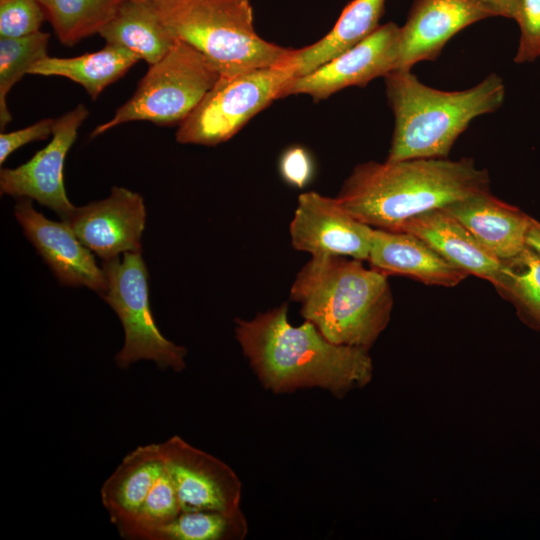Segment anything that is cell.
Here are the masks:
<instances>
[{"instance_id":"obj_1","label":"cell","mask_w":540,"mask_h":540,"mask_svg":"<svg viewBox=\"0 0 540 540\" xmlns=\"http://www.w3.org/2000/svg\"><path fill=\"white\" fill-rule=\"evenodd\" d=\"M235 337L261 385L275 394L320 388L342 397L373 376L369 350L329 341L309 321L292 325L288 303L236 318Z\"/></svg>"},{"instance_id":"obj_2","label":"cell","mask_w":540,"mask_h":540,"mask_svg":"<svg viewBox=\"0 0 540 540\" xmlns=\"http://www.w3.org/2000/svg\"><path fill=\"white\" fill-rule=\"evenodd\" d=\"M485 191L489 173L472 158H413L356 165L336 199L372 228L400 231L414 216Z\"/></svg>"},{"instance_id":"obj_3","label":"cell","mask_w":540,"mask_h":540,"mask_svg":"<svg viewBox=\"0 0 540 540\" xmlns=\"http://www.w3.org/2000/svg\"><path fill=\"white\" fill-rule=\"evenodd\" d=\"M388 276L343 256L311 257L297 273L290 299L332 343L369 350L389 324Z\"/></svg>"},{"instance_id":"obj_4","label":"cell","mask_w":540,"mask_h":540,"mask_svg":"<svg viewBox=\"0 0 540 540\" xmlns=\"http://www.w3.org/2000/svg\"><path fill=\"white\" fill-rule=\"evenodd\" d=\"M384 79L395 119L388 161L448 158L471 121L495 112L505 99V84L495 73L459 91L429 87L411 70H395Z\"/></svg>"},{"instance_id":"obj_5","label":"cell","mask_w":540,"mask_h":540,"mask_svg":"<svg viewBox=\"0 0 540 540\" xmlns=\"http://www.w3.org/2000/svg\"><path fill=\"white\" fill-rule=\"evenodd\" d=\"M150 1L173 36L201 52L220 76L281 64L293 52L256 32L249 0Z\"/></svg>"},{"instance_id":"obj_6","label":"cell","mask_w":540,"mask_h":540,"mask_svg":"<svg viewBox=\"0 0 540 540\" xmlns=\"http://www.w3.org/2000/svg\"><path fill=\"white\" fill-rule=\"evenodd\" d=\"M149 66L132 97L91 132L92 138L130 121L180 124L220 77L201 52L178 39L161 60Z\"/></svg>"},{"instance_id":"obj_7","label":"cell","mask_w":540,"mask_h":540,"mask_svg":"<svg viewBox=\"0 0 540 540\" xmlns=\"http://www.w3.org/2000/svg\"><path fill=\"white\" fill-rule=\"evenodd\" d=\"M107 289L101 298L117 314L124 344L114 361L120 369L148 360L162 370L181 372L187 349L167 339L159 330L150 308L148 271L141 252H126L103 261Z\"/></svg>"},{"instance_id":"obj_8","label":"cell","mask_w":540,"mask_h":540,"mask_svg":"<svg viewBox=\"0 0 540 540\" xmlns=\"http://www.w3.org/2000/svg\"><path fill=\"white\" fill-rule=\"evenodd\" d=\"M294 72L288 61L234 76H220L179 124L181 144L215 146L233 137L252 117L282 98Z\"/></svg>"},{"instance_id":"obj_9","label":"cell","mask_w":540,"mask_h":540,"mask_svg":"<svg viewBox=\"0 0 540 540\" xmlns=\"http://www.w3.org/2000/svg\"><path fill=\"white\" fill-rule=\"evenodd\" d=\"M159 444L181 512L241 511L242 484L228 464L177 435Z\"/></svg>"},{"instance_id":"obj_10","label":"cell","mask_w":540,"mask_h":540,"mask_svg":"<svg viewBox=\"0 0 540 540\" xmlns=\"http://www.w3.org/2000/svg\"><path fill=\"white\" fill-rule=\"evenodd\" d=\"M292 247L311 257L368 260L374 228L352 216L336 199L318 192L299 195L290 222Z\"/></svg>"},{"instance_id":"obj_11","label":"cell","mask_w":540,"mask_h":540,"mask_svg":"<svg viewBox=\"0 0 540 540\" xmlns=\"http://www.w3.org/2000/svg\"><path fill=\"white\" fill-rule=\"evenodd\" d=\"M89 112L83 104L55 119L53 138L28 162L0 171V192L16 198H30L55 211L64 220L75 206L63 183V167L79 127Z\"/></svg>"},{"instance_id":"obj_12","label":"cell","mask_w":540,"mask_h":540,"mask_svg":"<svg viewBox=\"0 0 540 540\" xmlns=\"http://www.w3.org/2000/svg\"><path fill=\"white\" fill-rule=\"evenodd\" d=\"M399 26L388 22L371 35L324 63L314 71L291 79L282 98L305 94L315 101L323 100L350 86H365L378 77L396 70Z\"/></svg>"},{"instance_id":"obj_13","label":"cell","mask_w":540,"mask_h":540,"mask_svg":"<svg viewBox=\"0 0 540 540\" xmlns=\"http://www.w3.org/2000/svg\"><path fill=\"white\" fill-rule=\"evenodd\" d=\"M62 221L103 261L142 250L146 209L142 196L127 188L113 187L107 198L75 207Z\"/></svg>"},{"instance_id":"obj_14","label":"cell","mask_w":540,"mask_h":540,"mask_svg":"<svg viewBox=\"0 0 540 540\" xmlns=\"http://www.w3.org/2000/svg\"><path fill=\"white\" fill-rule=\"evenodd\" d=\"M14 215L62 286H84L100 297L105 293L107 283L103 269L65 222L49 220L35 210L32 199L26 197L19 198Z\"/></svg>"},{"instance_id":"obj_15","label":"cell","mask_w":540,"mask_h":540,"mask_svg":"<svg viewBox=\"0 0 540 540\" xmlns=\"http://www.w3.org/2000/svg\"><path fill=\"white\" fill-rule=\"evenodd\" d=\"M490 17L489 9L472 0H414L399 28L396 70L435 61L455 34Z\"/></svg>"},{"instance_id":"obj_16","label":"cell","mask_w":540,"mask_h":540,"mask_svg":"<svg viewBox=\"0 0 540 540\" xmlns=\"http://www.w3.org/2000/svg\"><path fill=\"white\" fill-rule=\"evenodd\" d=\"M441 209L460 222L500 260L516 256L526 246L532 217L498 199L490 191L470 195Z\"/></svg>"},{"instance_id":"obj_17","label":"cell","mask_w":540,"mask_h":540,"mask_svg":"<svg viewBox=\"0 0 540 540\" xmlns=\"http://www.w3.org/2000/svg\"><path fill=\"white\" fill-rule=\"evenodd\" d=\"M387 276L405 275L426 285L455 287L467 276L418 236L406 231L374 229L367 260Z\"/></svg>"},{"instance_id":"obj_18","label":"cell","mask_w":540,"mask_h":540,"mask_svg":"<svg viewBox=\"0 0 540 540\" xmlns=\"http://www.w3.org/2000/svg\"><path fill=\"white\" fill-rule=\"evenodd\" d=\"M400 231L418 236L466 274L489 281L493 286L498 283L502 260L487 250L468 229L441 208L408 219Z\"/></svg>"},{"instance_id":"obj_19","label":"cell","mask_w":540,"mask_h":540,"mask_svg":"<svg viewBox=\"0 0 540 540\" xmlns=\"http://www.w3.org/2000/svg\"><path fill=\"white\" fill-rule=\"evenodd\" d=\"M164 468L159 443L138 446L123 457L100 490L116 529L134 519Z\"/></svg>"},{"instance_id":"obj_20","label":"cell","mask_w":540,"mask_h":540,"mask_svg":"<svg viewBox=\"0 0 540 540\" xmlns=\"http://www.w3.org/2000/svg\"><path fill=\"white\" fill-rule=\"evenodd\" d=\"M384 5L385 0L351 1L323 38L301 49H293L288 63L294 78L314 71L371 35L380 26Z\"/></svg>"},{"instance_id":"obj_21","label":"cell","mask_w":540,"mask_h":540,"mask_svg":"<svg viewBox=\"0 0 540 540\" xmlns=\"http://www.w3.org/2000/svg\"><path fill=\"white\" fill-rule=\"evenodd\" d=\"M99 35L153 65L172 48L176 38L163 24L150 0H122Z\"/></svg>"},{"instance_id":"obj_22","label":"cell","mask_w":540,"mask_h":540,"mask_svg":"<svg viewBox=\"0 0 540 540\" xmlns=\"http://www.w3.org/2000/svg\"><path fill=\"white\" fill-rule=\"evenodd\" d=\"M139 60L128 49L106 43L99 51L76 57L46 56L35 63L28 74L65 77L80 84L95 100L107 86L122 78Z\"/></svg>"},{"instance_id":"obj_23","label":"cell","mask_w":540,"mask_h":540,"mask_svg":"<svg viewBox=\"0 0 540 540\" xmlns=\"http://www.w3.org/2000/svg\"><path fill=\"white\" fill-rule=\"evenodd\" d=\"M516 309L519 319L540 332V253L526 245L516 256L502 260V271L494 286Z\"/></svg>"},{"instance_id":"obj_24","label":"cell","mask_w":540,"mask_h":540,"mask_svg":"<svg viewBox=\"0 0 540 540\" xmlns=\"http://www.w3.org/2000/svg\"><path fill=\"white\" fill-rule=\"evenodd\" d=\"M122 0H37L59 41L73 46L99 34Z\"/></svg>"},{"instance_id":"obj_25","label":"cell","mask_w":540,"mask_h":540,"mask_svg":"<svg viewBox=\"0 0 540 540\" xmlns=\"http://www.w3.org/2000/svg\"><path fill=\"white\" fill-rule=\"evenodd\" d=\"M247 532L248 524L242 511H182L151 532L146 540H242Z\"/></svg>"},{"instance_id":"obj_26","label":"cell","mask_w":540,"mask_h":540,"mask_svg":"<svg viewBox=\"0 0 540 540\" xmlns=\"http://www.w3.org/2000/svg\"><path fill=\"white\" fill-rule=\"evenodd\" d=\"M50 34L36 32L19 37H0V127L3 130L12 120L7 95L31 67L48 56Z\"/></svg>"},{"instance_id":"obj_27","label":"cell","mask_w":540,"mask_h":540,"mask_svg":"<svg viewBox=\"0 0 540 540\" xmlns=\"http://www.w3.org/2000/svg\"><path fill=\"white\" fill-rule=\"evenodd\" d=\"M180 512L174 484L164 468L134 519L117 531L124 539L146 540L151 532L172 521Z\"/></svg>"},{"instance_id":"obj_28","label":"cell","mask_w":540,"mask_h":540,"mask_svg":"<svg viewBox=\"0 0 540 540\" xmlns=\"http://www.w3.org/2000/svg\"><path fill=\"white\" fill-rule=\"evenodd\" d=\"M46 20L37 0H0V37L19 38L40 31Z\"/></svg>"},{"instance_id":"obj_29","label":"cell","mask_w":540,"mask_h":540,"mask_svg":"<svg viewBox=\"0 0 540 540\" xmlns=\"http://www.w3.org/2000/svg\"><path fill=\"white\" fill-rule=\"evenodd\" d=\"M514 20L519 27V42L514 62L523 64L539 59L540 0H518Z\"/></svg>"},{"instance_id":"obj_30","label":"cell","mask_w":540,"mask_h":540,"mask_svg":"<svg viewBox=\"0 0 540 540\" xmlns=\"http://www.w3.org/2000/svg\"><path fill=\"white\" fill-rule=\"evenodd\" d=\"M279 171L287 184L295 188H304L314 174L312 157L305 148L292 146L281 155Z\"/></svg>"},{"instance_id":"obj_31","label":"cell","mask_w":540,"mask_h":540,"mask_svg":"<svg viewBox=\"0 0 540 540\" xmlns=\"http://www.w3.org/2000/svg\"><path fill=\"white\" fill-rule=\"evenodd\" d=\"M54 125L55 119L45 118L19 130L8 133L1 132L0 164L3 165L7 158L18 148L34 141L47 139L52 134Z\"/></svg>"},{"instance_id":"obj_32","label":"cell","mask_w":540,"mask_h":540,"mask_svg":"<svg viewBox=\"0 0 540 540\" xmlns=\"http://www.w3.org/2000/svg\"><path fill=\"white\" fill-rule=\"evenodd\" d=\"M489 9L494 16L515 18L518 0H472Z\"/></svg>"},{"instance_id":"obj_33","label":"cell","mask_w":540,"mask_h":540,"mask_svg":"<svg viewBox=\"0 0 540 540\" xmlns=\"http://www.w3.org/2000/svg\"><path fill=\"white\" fill-rule=\"evenodd\" d=\"M526 245L540 253V222L533 217L527 231Z\"/></svg>"}]
</instances>
